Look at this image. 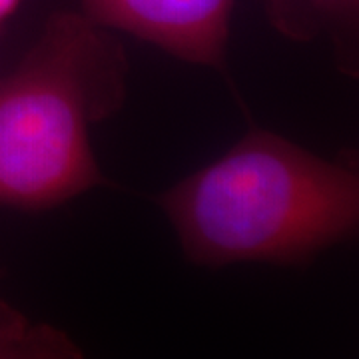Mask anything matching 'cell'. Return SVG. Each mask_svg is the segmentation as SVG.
<instances>
[{
  "instance_id": "cell-1",
  "label": "cell",
  "mask_w": 359,
  "mask_h": 359,
  "mask_svg": "<svg viewBox=\"0 0 359 359\" xmlns=\"http://www.w3.org/2000/svg\"><path fill=\"white\" fill-rule=\"evenodd\" d=\"M158 204L192 264L290 266L358 233L359 174L351 160L320 158L254 128Z\"/></svg>"
},
{
  "instance_id": "cell-2",
  "label": "cell",
  "mask_w": 359,
  "mask_h": 359,
  "mask_svg": "<svg viewBox=\"0 0 359 359\" xmlns=\"http://www.w3.org/2000/svg\"><path fill=\"white\" fill-rule=\"evenodd\" d=\"M128 58L110 28L58 13L0 78V205L50 210L106 182L90 132L124 106Z\"/></svg>"
},
{
  "instance_id": "cell-3",
  "label": "cell",
  "mask_w": 359,
  "mask_h": 359,
  "mask_svg": "<svg viewBox=\"0 0 359 359\" xmlns=\"http://www.w3.org/2000/svg\"><path fill=\"white\" fill-rule=\"evenodd\" d=\"M233 4L236 0H82V14L184 62L226 72Z\"/></svg>"
},
{
  "instance_id": "cell-4",
  "label": "cell",
  "mask_w": 359,
  "mask_h": 359,
  "mask_svg": "<svg viewBox=\"0 0 359 359\" xmlns=\"http://www.w3.org/2000/svg\"><path fill=\"white\" fill-rule=\"evenodd\" d=\"M271 26L285 39H330L337 66L358 74L359 0H264Z\"/></svg>"
},
{
  "instance_id": "cell-5",
  "label": "cell",
  "mask_w": 359,
  "mask_h": 359,
  "mask_svg": "<svg viewBox=\"0 0 359 359\" xmlns=\"http://www.w3.org/2000/svg\"><path fill=\"white\" fill-rule=\"evenodd\" d=\"M0 359H88L65 330L0 302Z\"/></svg>"
},
{
  "instance_id": "cell-6",
  "label": "cell",
  "mask_w": 359,
  "mask_h": 359,
  "mask_svg": "<svg viewBox=\"0 0 359 359\" xmlns=\"http://www.w3.org/2000/svg\"><path fill=\"white\" fill-rule=\"evenodd\" d=\"M18 4H20V0H0V25L16 11Z\"/></svg>"
}]
</instances>
